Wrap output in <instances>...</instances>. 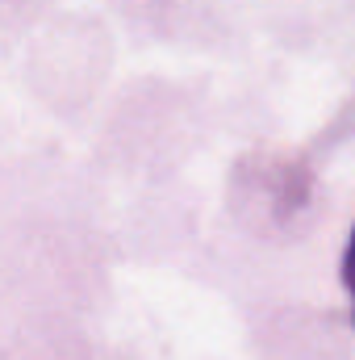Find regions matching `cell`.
I'll return each mask as SVG.
<instances>
[{
  "label": "cell",
  "mask_w": 355,
  "mask_h": 360,
  "mask_svg": "<svg viewBox=\"0 0 355 360\" xmlns=\"http://www.w3.org/2000/svg\"><path fill=\"white\" fill-rule=\"evenodd\" d=\"M343 289H347V302H351V314H355V226H351V239H347V252H343Z\"/></svg>",
  "instance_id": "6da1fadb"
}]
</instances>
